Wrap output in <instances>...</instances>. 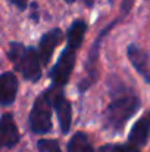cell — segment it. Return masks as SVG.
Instances as JSON below:
<instances>
[{
    "label": "cell",
    "mask_w": 150,
    "mask_h": 152,
    "mask_svg": "<svg viewBox=\"0 0 150 152\" xmlns=\"http://www.w3.org/2000/svg\"><path fill=\"white\" fill-rule=\"evenodd\" d=\"M140 108L138 96L133 93H124L113 98L104 112V127L113 133H121L131 117Z\"/></svg>",
    "instance_id": "obj_1"
},
{
    "label": "cell",
    "mask_w": 150,
    "mask_h": 152,
    "mask_svg": "<svg viewBox=\"0 0 150 152\" xmlns=\"http://www.w3.org/2000/svg\"><path fill=\"white\" fill-rule=\"evenodd\" d=\"M7 58L13 64L15 71L28 81H38L41 77V62L38 52L34 48H27L22 43L10 42Z\"/></svg>",
    "instance_id": "obj_2"
},
{
    "label": "cell",
    "mask_w": 150,
    "mask_h": 152,
    "mask_svg": "<svg viewBox=\"0 0 150 152\" xmlns=\"http://www.w3.org/2000/svg\"><path fill=\"white\" fill-rule=\"evenodd\" d=\"M51 109H53V87L40 93L34 101L30 112V130L36 134H46L51 130Z\"/></svg>",
    "instance_id": "obj_3"
},
{
    "label": "cell",
    "mask_w": 150,
    "mask_h": 152,
    "mask_svg": "<svg viewBox=\"0 0 150 152\" xmlns=\"http://www.w3.org/2000/svg\"><path fill=\"white\" fill-rule=\"evenodd\" d=\"M75 58H77V50L66 46L65 50L60 53L54 66L50 69L49 75L51 80V86L63 89V86L68 84L72 69H74V65H75Z\"/></svg>",
    "instance_id": "obj_4"
},
{
    "label": "cell",
    "mask_w": 150,
    "mask_h": 152,
    "mask_svg": "<svg viewBox=\"0 0 150 152\" xmlns=\"http://www.w3.org/2000/svg\"><path fill=\"white\" fill-rule=\"evenodd\" d=\"M53 87V109L56 111L59 126L63 134H66L71 129V121H72V106L71 102L68 101L63 95V90L59 87Z\"/></svg>",
    "instance_id": "obj_5"
},
{
    "label": "cell",
    "mask_w": 150,
    "mask_h": 152,
    "mask_svg": "<svg viewBox=\"0 0 150 152\" xmlns=\"http://www.w3.org/2000/svg\"><path fill=\"white\" fill-rule=\"evenodd\" d=\"M18 89H19V83L15 72L6 71L0 74V105L10 106L16 99Z\"/></svg>",
    "instance_id": "obj_6"
},
{
    "label": "cell",
    "mask_w": 150,
    "mask_h": 152,
    "mask_svg": "<svg viewBox=\"0 0 150 152\" xmlns=\"http://www.w3.org/2000/svg\"><path fill=\"white\" fill-rule=\"evenodd\" d=\"M21 136L15 124L13 115L6 112L0 117V143L3 148H13L19 142Z\"/></svg>",
    "instance_id": "obj_7"
},
{
    "label": "cell",
    "mask_w": 150,
    "mask_h": 152,
    "mask_svg": "<svg viewBox=\"0 0 150 152\" xmlns=\"http://www.w3.org/2000/svg\"><path fill=\"white\" fill-rule=\"evenodd\" d=\"M127 55L136 71L150 84V55L141 48L136 45H130L127 49Z\"/></svg>",
    "instance_id": "obj_8"
},
{
    "label": "cell",
    "mask_w": 150,
    "mask_h": 152,
    "mask_svg": "<svg viewBox=\"0 0 150 152\" xmlns=\"http://www.w3.org/2000/svg\"><path fill=\"white\" fill-rule=\"evenodd\" d=\"M62 40H63V34L59 28H53L49 33L43 34V37L40 40V45H38V56H40V62L43 65L49 64L56 46L60 45Z\"/></svg>",
    "instance_id": "obj_9"
},
{
    "label": "cell",
    "mask_w": 150,
    "mask_h": 152,
    "mask_svg": "<svg viewBox=\"0 0 150 152\" xmlns=\"http://www.w3.org/2000/svg\"><path fill=\"white\" fill-rule=\"evenodd\" d=\"M150 134V111L146 112L131 129L130 136H128V142L137 148H143L147 140H149Z\"/></svg>",
    "instance_id": "obj_10"
},
{
    "label": "cell",
    "mask_w": 150,
    "mask_h": 152,
    "mask_svg": "<svg viewBox=\"0 0 150 152\" xmlns=\"http://www.w3.org/2000/svg\"><path fill=\"white\" fill-rule=\"evenodd\" d=\"M86 31H87V24L86 21L83 19H75L72 22V25L69 27L68 33H66V39H68V48L74 49V50H78L80 46L83 45V40H84V36H86Z\"/></svg>",
    "instance_id": "obj_11"
},
{
    "label": "cell",
    "mask_w": 150,
    "mask_h": 152,
    "mask_svg": "<svg viewBox=\"0 0 150 152\" xmlns=\"http://www.w3.org/2000/svg\"><path fill=\"white\" fill-rule=\"evenodd\" d=\"M66 149L68 152H94L88 136L83 132H78L71 137Z\"/></svg>",
    "instance_id": "obj_12"
},
{
    "label": "cell",
    "mask_w": 150,
    "mask_h": 152,
    "mask_svg": "<svg viewBox=\"0 0 150 152\" xmlns=\"http://www.w3.org/2000/svg\"><path fill=\"white\" fill-rule=\"evenodd\" d=\"M99 152H140V148L128 143H122V145H104L99 149Z\"/></svg>",
    "instance_id": "obj_13"
},
{
    "label": "cell",
    "mask_w": 150,
    "mask_h": 152,
    "mask_svg": "<svg viewBox=\"0 0 150 152\" xmlns=\"http://www.w3.org/2000/svg\"><path fill=\"white\" fill-rule=\"evenodd\" d=\"M37 148L40 152H62L59 143L51 139H40L37 142Z\"/></svg>",
    "instance_id": "obj_14"
},
{
    "label": "cell",
    "mask_w": 150,
    "mask_h": 152,
    "mask_svg": "<svg viewBox=\"0 0 150 152\" xmlns=\"http://www.w3.org/2000/svg\"><path fill=\"white\" fill-rule=\"evenodd\" d=\"M28 1L30 0H10V3L12 4H15L19 10H24V9H27V6H28Z\"/></svg>",
    "instance_id": "obj_15"
},
{
    "label": "cell",
    "mask_w": 150,
    "mask_h": 152,
    "mask_svg": "<svg viewBox=\"0 0 150 152\" xmlns=\"http://www.w3.org/2000/svg\"><path fill=\"white\" fill-rule=\"evenodd\" d=\"M33 9H34V12L31 13V19H34V22H37V21H38V15H37V3H33Z\"/></svg>",
    "instance_id": "obj_16"
},
{
    "label": "cell",
    "mask_w": 150,
    "mask_h": 152,
    "mask_svg": "<svg viewBox=\"0 0 150 152\" xmlns=\"http://www.w3.org/2000/svg\"><path fill=\"white\" fill-rule=\"evenodd\" d=\"M84 1V4L87 6V7H91L93 4H94V0H83Z\"/></svg>",
    "instance_id": "obj_17"
},
{
    "label": "cell",
    "mask_w": 150,
    "mask_h": 152,
    "mask_svg": "<svg viewBox=\"0 0 150 152\" xmlns=\"http://www.w3.org/2000/svg\"><path fill=\"white\" fill-rule=\"evenodd\" d=\"M65 1H66V3H74L75 0H65Z\"/></svg>",
    "instance_id": "obj_18"
},
{
    "label": "cell",
    "mask_w": 150,
    "mask_h": 152,
    "mask_svg": "<svg viewBox=\"0 0 150 152\" xmlns=\"http://www.w3.org/2000/svg\"><path fill=\"white\" fill-rule=\"evenodd\" d=\"M1 148H3V146H1V143H0V149H1Z\"/></svg>",
    "instance_id": "obj_19"
}]
</instances>
